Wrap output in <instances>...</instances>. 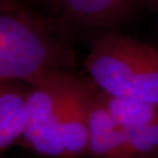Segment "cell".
<instances>
[{"label": "cell", "mask_w": 158, "mask_h": 158, "mask_svg": "<svg viewBox=\"0 0 158 158\" xmlns=\"http://www.w3.org/2000/svg\"><path fill=\"white\" fill-rule=\"evenodd\" d=\"M93 85L55 72L28 85L21 141L45 158L88 157V102Z\"/></svg>", "instance_id": "6da1fadb"}, {"label": "cell", "mask_w": 158, "mask_h": 158, "mask_svg": "<svg viewBox=\"0 0 158 158\" xmlns=\"http://www.w3.org/2000/svg\"><path fill=\"white\" fill-rule=\"evenodd\" d=\"M147 1H149V6L158 17V0H147Z\"/></svg>", "instance_id": "52a82bcc"}, {"label": "cell", "mask_w": 158, "mask_h": 158, "mask_svg": "<svg viewBox=\"0 0 158 158\" xmlns=\"http://www.w3.org/2000/svg\"><path fill=\"white\" fill-rule=\"evenodd\" d=\"M100 95L108 113L121 128L141 129L158 124V104L121 100L101 91Z\"/></svg>", "instance_id": "8992f818"}, {"label": "cell", "mask_w": 158, "mask_h": 158, "mask_svg": "<svg viewBox=\"0 0 158 158\" xmlns=\"http://www.w3.org/2000/svg\"><path fill=\"white\" fill-rule=\"evenodd\" d=\"M28 88L0 82V153L21 138L26 121Z\"/></svg>", "instance_id": "5b68a950"}, {"label": "cell", "mask_w": 158, "mask_h": 158, "mask_svg": "<svg viewBox=\"0 0 158 158\" xmlns=\"http://www.w3.org/2000/svg\"><path fill=\"white\" fill-rule=\"evenodd\" d=\"M57 19L68 29H104L121 21L137 0H51Z\"/></svg>", "instance_id": "277c9868"}, {"label": "cell", "mask_w": 158, "mask_h": 158, "mask_svg": "<svg viewBox=\"0 0 158 158\" xmlns=\"http://www.w3.org/2000/svg\"><path fill=\"white\" fill-rule=\"evenodd\" d=\"M68 29L19 2H0V82L32 85L55 72H72Z\"/></svg>", "instance_id": "7a4b0ae2"}, {"label": "cell", "mask_w": 158, "mask_h": 158, "mask_svg": "<svg viewBox=\"0 0 158 158\" xmlns=\"http://www.w3.org/2000/svg\"><path fill=\"white\" fill-rule=\"evenodd\" d=\"M7 1H8V2H17L15 0H7ZM19 4H20V2H19Z\"/></svg>", "instance_id": "ba28073f"}, {"label": "cell", "mask_w": 158, "mask_h": 158, "mask_svg": "<svg viewBox=\"0 0 158 158\" xmlns=\"http://www.w3.org/2000/svg\"><path fill=\"white\" fill-rule=\"evenodd\" d=\"M85 69L106 95L158 104V46L107 31L93 42Z\"/></svg>", "instance_id": "3957f363"}]
</instances>
